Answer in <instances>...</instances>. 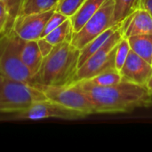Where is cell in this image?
Wrapping results in <instances>:
<instances>
[{"instance_id":"cell-12","label":"cell","mask_w":152,"mask_h":152,"mask_svg":"<svg viewBox=\"0 0 152 152\" xmlns=\"http://www.w3.org/2000/svg\"><path fill=\"white\" fill-rule=\"evenodd\" d=\"M142 34H152V17L146 10L140 8L133 13L131 21L124 31V37Z\"/></svg>"},{"instance_id":"cell-22","label":"cell","mask_w":152,"mask_h":152,"mask_svg":"<svg viewBox=\"0 0 152 152\" xmlns=\"http://www.w3.org/2000/svg\"><path fill=\"white\" fill-rule=\"evenodd\" d=\"M68 19H69V18H68L67 16L63 15L62 13H61V12H59L57 11H54L53 13L51 15V17L49 18V20H47V22L45 24V27L43 34H42V37H44L48 33H50L52 30H53L54 28L59 27L61 24H62Z\"/></svg>"},{"instance_id":"cell-5","label":"cell","mask_w":152,"mask_h":152,"mask_svg":"<svg viewBox=\"0 0 152 152\" xmlns=\"http://www.w3.org/2000/svg\"><path fill=\"white\" fill-rule=\"evenodd\" d=\"M124 37V33L120 27L108 40L97 50L92 56L88 58L77 69L76 82L89 79L110 69H116L115 56L117 45Z\"/></svg>"},{"instance_id":"cell-24","label":"cell","mask_w":152,"mask_h":152,"mask_svg":"<svg viewBox=\"0 0 152 152\" xmlns=\"http://www.w3.org/2000/svg\"><path fill=\"white\" fill-rule=\"evenodd\" d=\"M37 45H38V48H39V51H40L43 58L47 56L52 52V50L54 46L53 45H52L50 42H48L44 37H41L37 40Z\"/></svg>"},{"instance_id":"cell-29","label":"cell","mask_w":152,"mask_h":152,"mask_svg":"<svg viewBox=\"0 0 152 152\" xmlns=\"http://www.w3.org/2000/svg\"><path fill=\"white\" fill-rule=\"evenodd\" d=\"M151 66H152V61H151Z\"/></svg>"},{"instance_id":"cell-9","label":"cell","mask_w":152,"mask_h":152,"mask_svg":"<svg viewBox=\"0 0 152 152\" xmlns=\"http://www.w3.org/2000/svg\"><path fill=\"white\" fill-rule=\"evenodd\" d=\"M54 11L55 9H52L39 13L18 14L12 21V28L23 40H38L42 37L45 24Z\"/></svg>"},{"instance_id":"cell-4","label":"cell","mask_w":152,"mask_h":152,"mask_svg":"<svg viewBox=\"0 0 152 152\" xmlns=\"http://www.w3.org/2000/svg\"><path fill=\"white\" fill-rule=\"evenodd\" d=\"M20 42L12 26L0 34V75L34 85L33 77L21 61Z\"/></svg>"},{"instance_id":"cell-27","label":"cell","mask_w":152,"mask_h":152,"mask_svg":"<svg viewBox=\"0 0 152 152\" xmlns=\"http://www.w3.org/2000/svg\"><path fill=\"white\" fill-rule=\"evenodd\" d=\"M150 107H152V91L150 92Z\"/></svg>"},{"instance_id":"cell-8","label":"cell","mask_w":152,"mask_h":152,"mask_svg":"<svg viewBox=\"0 0 152 152\" xmlns=\"http://www.w3.org/2000/svg\"><path fill=\"white\" fill-rule=\"evenodd\" d=\"M84 113L67 108L49 99L39 101L32 104L27 110L13 114V119L37 120L45 118H60L67 120L80 119L86 118Z\"/></svg>"},{"instance_id":"cell-23","label":"cell","mask_w":152,"mask_h":152,"mask_svg":"<svg viewBox=\"0 0 152 152\" xmlns=\"http://www.w3.org/2000/svg\"><path fill=\"white\" fill-rule=\"evenodd\" d=\"M11 18V11L6 3L0 0V34L3 33L8 27Z\"/></svg>"},{"instance_id":"cell-16","label":"cell","mask_w":152,"mask_h":152,"mask_svg":"<svg viewBox=\"0 0 152 152\" xmlns=\"http://www.w3.org/2000/svg\"><path fill=\"white\" fill-rule=\"evenodd\" d=\"M57 1L58 0H20L16 15L39 13L55 9Z\"/></svg>"},{"instance_id":"cell-6","label":"cell","mask_w":152,"mask_h":152,"mask_svg":"<svg viewBox=\"0 0 152 152\" xmlns=\"http://www.w3.org/2000/svg\"><path fill=\"white\" fill-rule=\"evenodd\" d=\"M114 25H117L114 23V0H106L86 24L77 32L73 33L70 43L80 50Z\"/></svg>"},{"instance_id":"cell-13","label":"cell","mask_w":152,"mask_h":152,"mask_svg":"<svg viewBox=\"0 0 152 152\" xmlns=\"http://www.w3.org/2000/svg\"><path fill=\"white\" fill-rule=\"evenodd\" d=\"M106 0H86L78 11L69 18L71 20L73 31L77 32L86 22L101 8Z\"/></svg>"},{"instance_id":"cell-14","label":"cell","mask_w":152,"mask_h":152,"mask_svg":"<svg viewBox=\"0 0 152 152\" xmlns=\"http://www.w3.org/2000/svg\"><path fill=\"white\" fill-rule=\"evenodd\" d=\"M130 48L133 52L151 64L152 34L134 35L127 37Z\"/></svg>"},{"instance_id":"cell-10","label":"cell","mask_w":152,"mask_h":152,"mask_svg":"<svg viewBox=\"0 0 152 152\" xmlns=\"http://www.w3.org/2000/svg\"><path fill=\"white\" fill-rule=\"evenodd\" d=\"M119 72L122 80L147 86V83L152 76V66L131 50Z\"/></svg>"},{"instance_id":"cell-17","label":"cell","mask_w":152,"mask_h":152,"mask_svg":"<svg viewBox=\"0 0 152 152\" xmlns=\"http://www.w3.org/2000/svg\"><path fill=\"white\" fill-rule=\"evenodd\" d=\"M140 8L141 0H114V23H121Z\"/></svg>"},{"instance_id":"cell-28","label":"cell","mask_w":152,"mask_h":152,"mask_svg":"<svg viewBox=\"0 0 152 152\" xmlns=\"http://www.w3.org/2000/svg\"><path fill=\"white\" fill-rule=\"evenodd\" d=\"M1 1H4V3H6V4H9L12 0H1Z\"/></svg>"},{"instance_id":"cell-18","label":"cell","mask_w":152,"mask_h":152,"mask_svg":"<svg viewBox=\"0 0 152 152\" xmlns=\"http://www.w3.org/2000/svg\"><path fill=\"white\" fill-rule=\"evenodd\" d=\"M88 85L93 86H110L118 84L122 81V76L117 69H110L93 77L89 79H84Z\"/></svg>"},{"instance_id":"cell-20","label":"cell","mask_w":152,"mask_h":152,"mask_svg":"<svg viewBox=\"0 0 152 152\" xmlns=\"http://www.w3.org/2000/svg\"><path fill=\"white\" fill-rule=\"evenodd\" d=\"M86 0H58L55 11L62 13L68 18H71L81 7Z\"/></svg>"},{"instance_id":"cell-25","label":"cell","mask_w":152,"mask_h":152,"mask_svg":"<svg viewBox=\"0 0 152 152\" xmlns=\"http://www.w3.org/2000/svg\"><path fill=\"white\" fill-rule=\"evenodd\" d=\"M141 9L146 10L152 17V0H141Z\"/></svg>"},{"instance_id":"cell-15","label":"cell","mask_w":152,"mask_h":152,"mask_svg":"<svg viewBox=\"0 0 152 152\" xmlns=\"http://www.w3.org/2000/svg\"><path fill=\"white\" fill-rule=\"evenodd\" d=\"M121 23L117 24L112 26L111 28H108L104 32H102L101 35L96 37L94 39L90 41L87 45H86L82 49H80V55H79V61H78V68L86 61L88 60L90 56H92L97 50H99L102 45L110 38L114 32L120 27Z\"/></svg>"},{"instance_id":"cell-11","label":"cell","mask_w":152,"mask_h":152,"mask_svg":"<svg viewBox=\"0 0 152 152\" xmlns=\"http://www.w3.org/2000/svg\"><path fill=\"white\" fill-rule=\"evenodd\" d=\"M20 54L22 62L29 70L34 80L35 76L38 73L40 69L44 59L39 51L37 40L27 41L20 38Z\"/></svg>"},{"instance_id":"cell-3","label":"cell","mask_w":152,"mask_h":152,"mask_svg":"<svg viewBox=\"0 0 152 152\" xmlns=\"http://www.w3.org/2000/svg\"><path fill=\"white\" fill-rule=\"evenodd\" d=\"M46 99L44 92L36 85L0 75V112H20L35 102Z\"/></svg>"},{"instance_id":"cell-1","label":"cell","mask_w":152,"mask_h":152,"mask_svg":"<svg viewBox=\"0 0 152 152\" xmlns=\"http://www.w3.org/2000/svg\"><path fill=\"white\" fill-rule=\"evenodd\" d=\"M77 83L89 97L94 114L125 113L150 107V90L146 86L125 80L110 86H93L85 80Z\"/></svg>"},{"instance_id":"cell-7","label":"cell","mask_w":152,"mask_h":152,"mask_svg":"<svg viewBox=\"0 0 152 152\" xmlns=\"http://www.w3.org/2000/svg\"><path fill=\"white\" fill-rule=\"evenodd\" d=\"M36 86L39 87L47 99L51 101L58 102L67 108L80 111L86 116L94 114L89 97L77 82L62 86Z\"/></svg>"},{"instance_id":"cell-19","label":"cell","mask_w":152,"mask_h":152,"mask_svg":"<svg viewBox=\"0 0 152 152\" xmlns=\"http://www.w3.org/2000/svg\"><path fill=\"white\" fill-rule=\"evenodd\" d=\"M73 33H74V31H73L71 20H70V19H68L62 24H61L59 27H57L56 28L52 30L46 36H45L44 38H45L52 45H56L61 44L65 41L70 42Z\"/></svg>"},{"instance_id":"cell-2","label":"cell","mask_w":152,"mask_h":152,"mask_svg":"<svg viewBox=\"0 0 152 152\" xmlns=\"http://www.w3.org/2000/svg\"><path fill=\"white\" fill-rule=\"evenodd\" d=\"M80 50L65 41L53 46L43 59L40 69L34 77V85L62 86L76 82Z\"/></svg>"},{"instance_id":"cell-26","label":"cell","mask_w":152,"mask_h":152,"mask_svg":"<svg viewBox=\"0 0 152 152\" xmlns=\"http://www.w3.org/2000/svg\"><path fill=\"white\" fill-rule=\"evenodd\" d=\"M147 87H148V89L150 90V92L152 91V76L151 77V78L149 79L148 83H147Z\"/></svg>"},{"instance_id":"cell-21","label":"cell","mask_w":152,"mask_h":152,"mask_svg":"<svg viewBox=\"0 0 152 152\" xmlns=\"http://www.w3.org/2000/svg\"><path fill=\"white\" fill-rule=\"evenodd\" d=\"M131 51L130 45L128 43L127 38L123 37L118 44L117 45V50H116V56H115V62H116V69L118 70H120L125 64L127 56Z\"/></svg>"}]
</instances>
